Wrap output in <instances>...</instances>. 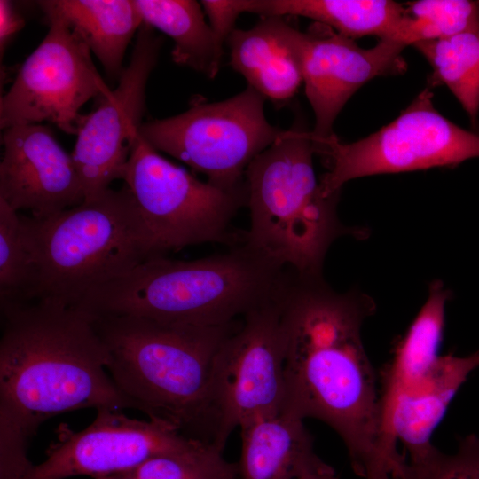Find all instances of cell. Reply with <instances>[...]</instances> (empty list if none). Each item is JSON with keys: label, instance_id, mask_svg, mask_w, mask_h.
<instances>
[{"label": "cell", "instance_id": "6da1fadb", "mask_svg": "<svg viewBox=\"0 0 479 479\" xmlns=\"http://www.w3.org/2000/svg\"><path fill=\"white\" fill-rule=\"evenodd\" d=\"M279 302L286 336L283 410L331 427L358 476L393 479L406 457L387 430L378 377L362 339L376 302L358 288L337 292L323 275L289 268Z\"/></svg>", "mask_w": 479, "mask_h": 479}, {"label": "cell", "instance_id": "7a4b0ae2", "mask_svg": "<svg viewBox=\"0 0 479 479\" xmlns=\"http://www.w3.org/2000/svg\"><path fill=\"white\" fill-rule=\"evenodd\" d=\"M0 479H23L27 444L40 425L84 408L137 405L106 371L90 312L49 299L0 301Z\"/></svg>", "mask_w": 479, "mask_h": 479}, {"label": "cell", "instance_id": "3957f363", "mask_svg": "<svg viewBox=\"0 0 479 479\" xmlns=\"http://www.w3.org/2000/svg\"><path fill=\"white\" fill-rule=\"evenodd\" d=\"M91 313V312H90ZM119 390L149 419L224 450L213 400L219 350L241 318L220 326L91 313Z\"/></svg>", "mask_w": 479, "mask_h": 479}, {"label": "cell", "instance_id": "277c9868", "mask_svg": "<svg viewBox=\"0 0 479 479\" xmlns=\"http://www.w3.org/2000/svg\"><path fill=\"white\" fill-rule=\"evenodd\" d=\"M286 270L245 240L224 253L200 259H148L93 289L78 306L95 314L225 325L272 301Z\"/></svg>", "mask_w": 479, "mask_h": 479}, {"label": "cell", "instance_id": "5b68a950", "mask_svg": "<svg viewBox=\"0 0 479 479\" xmlns=\"http://www.w3.org/2000/svg\"><path fill=\"white\" fill-rule=\"evenodd\" d=\"M311 131L296 121L246 169L251 247L300 275H323L326 255L339 238L365 240L364 226L345 225L338 216L340 193L319 189Z\"/></svg>", "mask_w": 479, "mask_h": 479}, {"label": "cell", "instance_id": "8992f818", "mask_svg": "<svg viewBox=\"0 0 479 479\" xmlns=\"http://www.w3.org/2000/svg\"><path fill=\"white\" fill-rule=\"evenodd\" d=\"M22 219L37 271L35 300L78 306L93 289L160 256L125 185L49 217Z\"/></svg>", "mask_w": 479, "mask_h": 479}, {"label": "cell", "instance_id": "52a82bcc", "mask_svg": "<svg viewBox=\"0 0 479 479\" xmlns=\"http://www.w3.org/2000/svg\"><path fill=\"white\" fill-rule=\"evenodd\" d=\"M130 189L158 255L203 244L245 241L232 220L247 205L246 184L224 189L203 182L169 161L137 135L122 179Z\"/></svg>", "mask_w": 479, "mask_h": 479}, {"label": "cell", "instance_id": "ba28073f", "mask_svg": "<svg viewBox=\"0 0 479 479\" xmlns=\"http://www.w3.org/2000/svg\"><path fill=\"white\" fill-rule=\"evenodd\" d=\"M265 100L247 86L225 100L196 102L180 114L142 123L138 133L208 182L234 189L244 185L248 164L282 131L267 121Z\"/></svg>", "mask_w": 479, "mask_h": 479}, {"label": "cell", "instance_id": "9c48e42d", "mask_svg": "<svg viewBox=\"0 0 479 479\" xmlns=\"http://www.w3.org/2000/svg\"><path fill=\"white\" fill-rule=\"evenodd\" d=\"M315 151L328 160L319 189L329 197L358 177L454 167L479 158V134L442 115L426 88L394 121L368 137L346 144L334 137Z\"/></svg>", "mask_w": 479, "mask_h": 479}, {"label": "cell", "instance_id": "30bf717a", "mask_svg": "<svg viewBox=\"0 0 479 479\" xmlns=\"http://www.w3.org/2000/svg\"><path fill=\"white\" fill-rule=\"evenodd\" d=\"M44 17L47 35L0 98V127L49 122L67 134L77 135L84 116L79 113L82 106L111 90L81 36L57 15Z\"/></svg>", "mask_w": 479, "mask_h": 479}, {"label": "cell", "instance_id": "8fae6325", "mask_svg": "<svg viewBox=\"0 0 479 479\" xmlns=\"http://www.w3.org/2000/svg\"><path fill=\"white\" fill-rule=\"evenodd\" d=\"M286 336L279 294L250 311L222 345L213 400L220 443L242 423L284 409Z\"/></svg>", "mask_w": 479, "mask_h": 479}, {"label": "cell", "instance_id": "7c38bea8", "mask_svg": "<svg viewBox=\"0 0 479 479\" xmlns=\"http://www.w3.org/2000/svg\"><path fill=\"white\" fill-rule=\"evenodd\" d=\"M163 40L143 23L137 31L129 65L116 89L100 97L98 107L83 116L72 152L84 200L122 179L145 106V88Z\"/></svg>", "mask_w": 479, "mask_h": 479}, {"label": "cell", "instance_id": "4fadbf2b", "mask_svg": "<svg viewBox=\"0 0 479 479\" xmlns=\"http://www.w3.org/2000/svg\"><path fill=\"white\" fill-rule=\"evenodd\" d=\"M200 443L204 442L184 436L164 421L131 419L120 411L100 409L82 430L60 424L45 459L34 465L23 479L96 478L133 468L154 457L187 451Z\"/></svg>", "mask_w": 479, "mask_h": 479}, {"label": "cell", "instance_id": "5bb4252c", "mask_svg": "<svg viewBox=\"0 0 479 479\" xmlns=\"http://www.w3.org/2000/svg\"><path fill=\"white\" fill-rule=\"evenodd\" d=\"M321 25V24H319ZM406 45L394 38H381L365 49L324 25L302 32L301 69L306 97L315 116L314 145L334 137V121L352 95L374 77L403 74Z\"/></svg>", "mask_w": 479, "mask_h": 479}, {"label": "cell", "instance_id": "9a60e30c", "mask_svg": "<svg viewBox=\"0 0 479 479\" xmlns=\"http://www.w3.org/2000/svg\"><path fill=\"white\" fill-rule=\"evenodd\" d=\"M0 162V199L16 211L42 219L84 200L72 157L51 130L41 123L4 130Z\"/></svg>", "mask_w": 479, "mask_h": 479}, {"label": "cell", "instance_id": "2e32d148", "mask_svg": "<svg viewBox=\"0 0 479 479\" xmlns=\"http://www.w3.org/2000/svg\"><path fill=\"white\" fill-rule=\"evenodd\" d=\"M302 34L281 16L263 17L249 29L235 28L226 43L230 65L266 99L286 103L302 82Z\"/></svg>", "mask_w": 479, "mask_h": 479}, {"label": "cell", "instance_id": "e0dca14e", "mask_svg": "<svg viewBox=\"0 0 479 479\" xmlns=\"http://www.w3.org/2000/svg\"><path fill=\"white\" fill-rule=\"evenodd\" d=\"M303 419L282 410L242 423V479H294L328 466L314 452Z\"/></svg>", "mask_w": 479, "mask_h": 479}, {"label": "cell", "instance_id": "ac0fdd59", "mask_svg": "<svg viewBox=\"0 0 479 479\" xmlns=\"http://www.w3.org/2000/svg\"><path fill=\"white\" fill-rule=\"evenodd\" d=\"M479 367V349L463 357L440 356L430 370L397 397L390 418L393 436L415 459L432 445L431 436L454 396Z\"/></svg>", "mask_w": 479, "mask_h": 479}, {"label": "cell", "instance_id": "d6986e66", "mask_svg": "<svg viewBox=\"0 0 479 479\" xmlns=\"http://www.w3.org/2000/svg\"><path fill=\"white\" fill-rule=\"evenodd\" d=\"M44 14L61 18L96 55L106 75L120 79L126 49L143 24L130 0H43Z\"/></svg>", "mask_w": 479, "mask_h": 479}, {"label": "cell", "instance_id": "ffe728a7", "mask_svg": "<svg viewBox=\"0 0 479 479\" xmlns=\"http://www.w3.org/2000/svg\"><path fill=\"white\" fill-rule=\"evenodd\" d=\"M452 292L442 280L430 282L426 302L396 346L392 360L381 377V399L389 422L399 395L430 370L439 357L445 325V308Z\"/></svg>", "mask_w": 479, "mask_h": 479}, {"label": "cell", "instance_id": "44dd1931", "mask_svg": "<svg viewBox=\"0 0 479 479\" xmlns=\"http://www.w3.org/2000/svg\"><path fill=\"white\" fill-rule=\"evenodd\" d=\"M242 12L302 16L355 39L392 38L406 17L405 6L389 0H240Z\"/></svg>", "mask_w": 479, "mask_h": 479}, {"label": "cell", "instance_id": "7402d4cb", "mask_svg": "<svg viewBox=\"0 0 479 479\" xmlns=\"http://www.w3.org/2000/svg\"><path fill=\"white\" fill-rule=\"evenodd\" d=\"M143 23L166 34L174 42L172 60L202 73L217 75L224 48L193 0H133Z\"/></svg>", "mask_w": 479, "mask_h": 479}, {"label": "cell", "instance_id": "603a6c76", "mask_svg": "<svg viewBox=\"0 0 479 479\" xmlns=\"http://www.w3.org/2000/svg\"><path fill=\"white\" fill-rule=\"evenodd\" d=\"M433 69V82L456 97L473 126L479 114V28L412 44Z\"/></svg>", "mask_w": 479, "mask_h": 479}, {"label": "cell", "instance_id": "cb8c5ba5", "mask_svg": "<svg viewBox=\"0 0 479 479\" xmlns=\"http://www.w3.org/2000/svg\"><path fill=\"white\" fill-rule=\"evenodd\" d=\"M37 271L22 215L0 199V301L36 299Z\"/></svg>", "mask_w": 479, "mask_h": 479}, {"label": "cell", "instance_id": "d4e9b609", "mask_svg": "<svg viewBox=\"0 0 479 479\" xmlns=\"http://www.w3.org/2000/svg\"><path fill=\"white\" fill-rule=\"evenodd\" d=\"M404 6L406 17L392 38L406 46L479 28V1L419 0Z\"/></svg>", "mask_w": 479, "mask_h": 479}, {"label": "cell", "instance_id": "484cf974", "mask_svg": "<svg viewBox=\"0 0 479 479\" xmlns=\"http://www.w3.org/2000/svg\"><path fill=\"white\" fill-rule=\"evenodd\" d=\"M223 451L200 443L187 451L154 457L133 468L94 479H236L239 464L227 461Z\"/></svg>", "mask_w": 479, "mask_h": 479}, {"label": "cell", "instance_id": "4316f807", "mask_svg": "<svg viewBox=\"0 0 479 479\" xmlns=\"http://www.w3.org/2000/svg\"><path fill=\"white\" fill-rule=\"evenodd\" d=\"M395 479H479V435L459 438L453 454L432 445L422 455L406 459Z\"/></svg>", "mask_w": 479, "mask_h": 479}, {"label": "cell", "instance_id": "83f0119b", "mask_svg": "<svg viewBox=\"0 0 479 479\" xmlns=\"http://www.w3.org/2000/svg\"><path fill=\"white\" fill-rule=\"evenodd\" d=\"M200 4L216 41L224 48L235 29L237 18L243 13L239 0H203Z\"/></svg>", "mask_w": 479, "mask_h": 479}, {"label": "cell", "instance_id": "f1b7e54d", "mask_svg": "<svg viewBox=\"0 0 479 479\" xmlns=\"http://www.w3.org/2000/svg\"><path fill=\"white\" fill-rule=\"evenodd\" d=\"M25 26V17L12 1H0L1 57L17 33Z\"/></svg>", "mask_w": 479, "mask_h": 479}, {"label": "cell", "instance_id": "f546056e", "mask_svg": "<svg viewBox=\"0 0 479 479\" xmlns=\"http://www.w3.org/2000/svg\"><path fill=\"white\" fill-rule=\"evenodd\" d=\"M294 479H338L331 466L302 474Z\"/></svg>", "mask_w": 479, "mask_h": 479}]
</instances>
